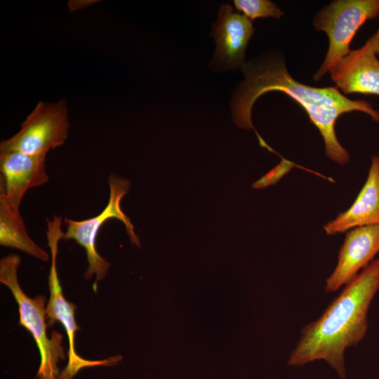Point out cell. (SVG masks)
<instances>
[{
	"label": "cell",
	"instance_id": "1",
	"mask_svg": "<svg viewBox=\"0 0 379 379\" xmlns=\"http://www.w3.org/2000/svg\"><path fill=\"white\" fill-rule=\"evenodd\" d=\"M241 69L245 79L232 98V117L237 126L253 129L256 135L251 121L253 106L260 96L270 91L282 92L303 107L323 138L326 155L340 165L349 161L350 154L335 133L338 118L344 113L359 111L379 122V112L371 103L351 100L337 87L316 88L300 83L289 74L284 60L279 57L245 62Z\"/></svg>",
	"mask_w": 379,
	"mask_h": 379
},
{
	"label": "cell",
	"instance_id": "2",
	"mask_svg": "<svg viewBox=\"0 0 379 379\" xmlns=\"http://www.w3.org/2000/svg\"><path fill=\"white\" fill-rule=\"evenodd\" d=\"M379 291V258L373 260L350 280L317 320L305 326L288 359L300 366L324 360L345 377L344 354L366 335L368 312Z\"/></svg>",
	"mask_w": 379,
	"mask_h": 379
},
{
	"label": "cell",
	"instance_id": "3",
	"mask_svg": "<svg viewBox=\"0 0 379 379\" xmlns=\"http://www.w3.org/2000/svg\"><path fill=\"white\" fill-rule=\"evenodd\" d=\"M21 258L18 254H10L0 260V281L11 291L19 311V324L32 335L40 354V364L36 374L39 379H58V363L66 358L62 335L54 331L51 338L47 334V319L45 296L29 298L22 291L18 278Z\"/></svg>",
	"mask_w": 379,
	"mask_h": 379
},
{
	"label": "cell",
	"instance_id": "4",
	"mask_svg": "<svg viewBox=\"0 0 379 379\" xmlns=\"http://www.w3.org/2000/svg\"><path fill=\"white\" fill-rule=\"evenodd\" d=\"M107 183L109 188L108 202L98 215L82 220L64 218L67 230L64 232L63 239H73L85 249L88 265L84 278L90 279L95 275L93 284L94 292L97 291L98 282L105 277L110 267V263L98 253L95 248L98 234L106 221L112 218L121 221L132 245L141 246L140 239L134 232L133 225L121 207L123 197L128 193L131 181L112 173L109 176Z\"/></svg>",
	"mask_w": 379,
	"mask_h": 379
},
{
	"label": "cell",
	"instance_id": "5",
	"mask_svg": "<svg viewBox=\"0 0 379 379\" xmlns=\"http://www.w3.org/2000/svg\"><path fill=\"white\" fill-rule=\"evenodd\" d=\"M46 237L51 252V267L48 274L50 296L46 307L48 327H52L57 321L63 326L68 340V361L65 368L60 372L58 379H72L83 368L116 365L121 359L120 355L105 359L89 360L81 357L75 349V334L80 329L75 319L76 306L67 301L62 293L57 270V255L58 243L63 239L62 230V218L55 215L53 219L46 218Z\"/></svg>",
	"mask_w": 379,
	"mask_h": 379
},
{
	"label": "cell",
	"instance_id": "6",
	"mask_svg": "<svg viewBox=\"0 0 379 379\" xmlns=\"http://www.w3.org/2000/svg\"><path fill=\"white\" fill-rule=\"evenodd\" d=\"M379 15V0H336L321 8L313 18L317 31L328 37V48L319 69L314 74L315 81L330 72L350 51L356 32L368 20Z\"/></svg>",
	"mask_w": 379,
	"mask_h": 379
},
{
	"label": "cell",
	"instance_id": "7",
	"mask_svg": "<svg viewBox=\"0 0 379 379\" xmlns=\"http://www.w3.org/2000/svg\"><path fill=\"white\" fill-rule=\"evenodd\" d=\"M69 122L65 100L56 103L39 101L13 136L0 142V152L45 155L65 144Z\"/></svg>",
	"mask_w": 379,
	"mask_h": 379
},
{
	"label": "cell",
	"instance_id": "8",
	"mask_svg": "<svg viewBox=\"0 0 379 379\" xmlns=\"http://www.w3.org/2000/svg\"><path fill=\"white\" fill-rule=\"evenodd\" d=\"M45 155L0 152V197L11 212L21 215V201L28 190L48 182Z\"/></svg>",
	"mask_w": 379,
	"mask_h": 379
},
{
	"label": "cell",
	"instance_id": "9",
	"mask_svg": "<svg viewBox=\"0 0 379 379\" xmlns=\"http://www.w3.org/2000/svg\"><path fill=\"white\" fill-rule=\"evenodd\" d=\"M375 34L364 46L351 50L330 72L331 77L344 94L379 96V60Z\"/></svg>",
	"mask_w": 379,
	"mask_h": 379
},
{
	"label": "cell",
	"instance_id": "10",
	"mask_svg": "<svg viewBox=\"0 0 379 379\" xmlns=\"http://www.w3.org/2000/svg\"><path fill=\"white\" fill-rule=\"evenodd\" d=\"M378 252L379 225L352 229L340 249L336 267L326 281V291L334 292L347 284Z\"/></svg>",
	"mask_w": 379,
	"mask_h": 379
},
{
	"label": "cell",
	"instance_id": "11",
	"mask_svg": "<svg viewBox=\"0 0 379 379\" xmlns=\"http://www.w3.org/2000/svg\"><path fill=\"white\" fill-rule=\"evenodd\" d=\"M252 22L244 15L234 13L230 4L221 6L212 36L216 42L215 59L230 69L244 65L245 51L254 33Z\"/></svg>",
	"mask_w": 379,
	"mask_h": 379
},
{
	"label": "cell",
	"instance_id": "12",
	"mask_svg": "<svg viewBox=\"0 0 379 379\" xmlns=\"http://www.w3.org/2000/svg\"><path fill=\"white\" fill-rule=\"evenodd\" d=\"M379 225V156L371 157L367 179L352 206L324 226L328 235L358 227Z\"/></svg>",
	"mask_w": 379,
	"mask_h": 379
},
{
	"label": "cell",
	"instance_id": "13",
	"mask_svg": "<svg viewBox=\"0 0 379 379\" xmlns=\"http://www.w3.org/2000/svg\"><path fill=\"white\" fill-rule=\"evenodd\" d=\"M0 244L20 250L44 262L50 260L48 253L29 236L22 216L13 213L1 197H0Z\"/></svg>",
	"mask_w": 379,
	"mask_h": 379
},
{
	"label": "cell",
	"instance_id": "14",
	"mask_svg": "<svg viewBox=\"0 0 379 379\" xmlns=\"http://www.w3.org/2000/svg\"><path fill=\"white\" fill-rule=\"evenodd\" d=\"M234 4L236 9L251 22L259 18L279 19L284 15L274 3L269 0H234Z\"/></svg>",
	"mask_w": 379,
	"mask_h": 379
},
{
	"label": "cell",
	"instance_id": "15",
	"mask_svg": "<svg viewBox=\"0 0 379 379\" xmlns=\"http://www.w3.org/2000/svg\"><path fill=\"white\" fill-rule=\"evenodd\" d=\"M294 166V164L282 158L279 164L269 171L259 180L253 183L252 187L254 189H262L267 186L274 185L280 179L288 173Z\"/></svg>",
	"mask_w": 379,
	"mask_h": 379
},
{
	"label": "cell",
	"instance_id": "16",
	"mask_svg": "<svg viewBox=\"0 0 379 379\" xmlns=\"http://www.w3.org/2000/svg\"><path fill=\"white\" fill-rule=\"evenodd\" d=\"M376 41H377V55H379V29L375 33Z\"/></svg>",
	"mask_w": 379,
	"mask_h": 379
}]
</instances>
